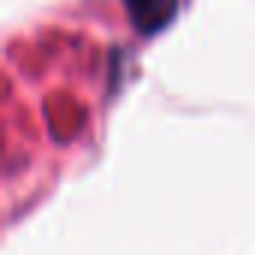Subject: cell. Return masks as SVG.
I'll return each mask as SVG.
<instances>
[{"mask_svg":"<svg viewBox=\"0 0 255 255\" xmlns=\"http://www.w3.org/2000/svg\"><path fill=\"white\" fill-rule=\"evenodd\" d=\"M123 3H126V15H129L138 33L162 30L177 12V0H123Z\"/></svg>","mask_w":255,"mask_h":255,"instance_id":"obj_1","label":"cell"}]
</instances>
